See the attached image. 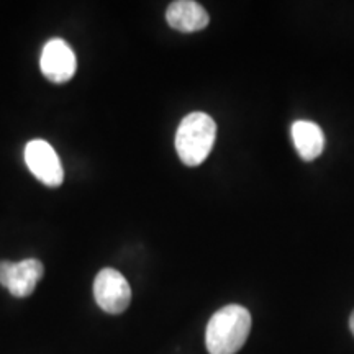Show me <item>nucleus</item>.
<instances>
[{
    "instance_id": "nucleus-1",
    "label": "nucleus",
    "mask_w": 354,
    "mask_h": 354,
    "mask_svg": "<svg viewBox=\"0 0 354 354\" xmlns=\"http://www.w3.org/2000/svg\"><path fill=\"white\" fill-rule=\"evenodd\" d=\"M251 331V313L241 305H227L216 310L205 331L210 354H236Z\"/></svg>"
},
{
    "instance_id": "nucleus-2",
    "label": "nucleus",
    "mask_w": 354,
    "mask_h": 354,
    "mask_svg": "<svg viewBox=\"0 0 354 354\" xmlns=\"http://www.w3.org/2000/svg\"><path fill=\"white\" fill-rule=\"evenodd\" d=\"M216 136L215 120L203 112L183 118L176 133V151L185 166H201L212 151Z\"/></svg>"
},
{
    "instance_id": "nucleus-3",
    "label": "nucleus",
    "mask_w": 354,
    "mask_h": 354,
    "mask_svg": "<svg viewBox=\"0 0 354 354\" xmlns=\"http://www.w3.org/2000/svg\"><path fill=\"white\" fill-rule=\"evenodd\" d=\"M94 297L104 312L118 315L125 312L131 302V287L122 272L105 268L94 281Z\"/></svg>"
},
{
    "instance_id": "nucleus-4",
    "label": "nucleus",
    "mask_w": 354,
    "mask_h": 354,
    "mask_svg": "<svg viewBox=\"0 0 354 354\" xmlns=\"http://www.w3.org/2000/svg\"><path fill=\"white\" fill-rule=\"evenodd\" d=\"M25 162L32 174L48 187H59L64 171L55 148L44 140H32L25 146Z\"/></svg>"
},
{
    "instance_id": "nucleus-5",
    "label": "nucleus",
    "mask_w": 354,
    "mask_h": 354,
    "mask_svg": "<svg viewBox=\"0 0 354 354\" xmlns=\"http://www.w3.org/2000/svg\"><path fill=\"white\" fill-rule=\"evenodd\" d=\"M44 268L41 261L28 258L20 263L0 261V286L7 287L13 297H28L43 277Z\"/></svg>"
},
{
    "instance_id": "nucleus-6",
    "label": "nucleus",
    "mask_w": 354,
    "mask_h": 354,
    "mask_svg": "<svg viewBox=\"0 0 354 354\" xmlns=\"http://www.w3.org/2000/svg\"><path fill=\"white\" fill-rule=\"evenodd\" d=\"M43 76L55 84H64L73 79L77 68V59L73 48L64 39L55 38L44 44L39 59Z\"/></svg>"
},
{
    "instance_id": "nucleus-7",
    "label": "nucleus",
    "mask_w": 354,
    "mask_h": 354,
    "mask_svg": "<svg viewBox=\"0 0 354 354\" xmlns=\"http://www.w3.org/2000/svg\"><path fill=\"white\" fill-rule=\"evenodd\" d=\"M166 21L177 32L196 33L209 25L210 17L201 3L192 0H177L167 7Z\"/></svg>"
},
{
    "instance_id": "nucleus-8",
    "label": "nucleus",
    "mask_w": 354,
    "mask_h": 354,
    "mask_svg": "<svg viewBox=\"0 0 354 354\" xmlns=\"http://www.w3.org/2000/svg\"><path fill=\"white\" fill-rule=\"evenodd\" d=\"M292 141L304 161H313L323 153L325 135L317 123L308 120H297L290 128Z\"/></svg>"
},
{
    "instance_id": "nucleus-9",
    "label": "nucleus",
    "mask_w": 354,
    "mask_h": 354,
    "mask_svg": "<svg viewBox=\"0 0 354 354\" xmlns=\"http://www.w3.org/2000/svg\"><path fill=\"white\" fill-rule=\"evenodd\" d=\"M349 328H351V331H353V335H354V310H353L351 317H349Z\"/></svg>"
}]
</instances>
